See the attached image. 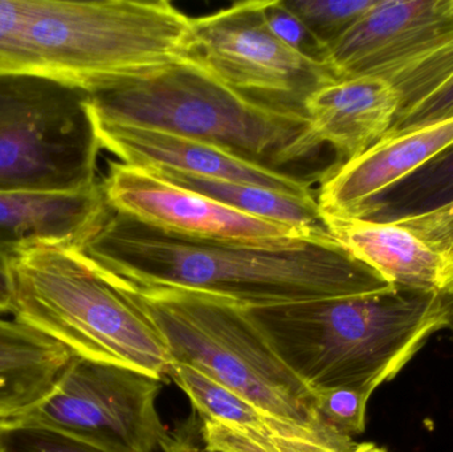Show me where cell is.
<instances>
[{"mask_svg":"<svg viewBox=\"0 0 453 452\" xmlns=\"http://www.w3.org/2000/svg\"><path fill=\"white\" fill-rule=\"evenodd\" d=\"M74 249L132 289H183L242 308L356 296L391 288L332 235L295 247L167 235L111 209Z\"/></svg>","mask_w":453,"mask_h":452,"instance_id":"cell-1","label":"cell"},{"mask_svg":"<svg viewBox=\"0 0 453 452\" xmlns=\"http://www.w3.org/2000/svg\"><path fill=\"white\" fill-rule=\"evenodd\" d=\"M244 310L313 393L349 387L372 395L449 321V297L399 287Z\"/></svg>","mask_w":453,"mask_h":452,"instance_id":"cell-2","label":"cell"},{"mask_svg":"<svg viewBox=\"0 0 453 452\" xmlns=\"http://www.w3.org/2000/svg\"><path fill=\"white\" fill-rule=\"evenodd\" d=\"M190 40V16L167 0H29L19 74L92 95L182 60Z\"/></svg>","mask_w":453,"mask_h":452,"instance_id":"cell-3","label":"cell"},{"mask_svg":"<svg viewBox=\"0 0 453 452\" xmlns=\"http://www.w3.org/2000/svg\"><path fill=\"white\" fill-rule=\"evenodd\" d=\"M121 287L156 324L173 363L196 369L268 416L308 430L332 450L357 448L353 438L322 421L316 393L285 365L244 308L199 292Z\"/></svg>","mask_w":453,"mask_h":452,"instance_id":"cell-4","label":"cell"},{"mask_svg":"<svg viewBox=\"0 0 453 452\" xmlns=\"http://www.w3.org/2000/svg\"><path fill=\"white\" fill-rule=\"evenodd\" d=\"M10 315L74 356L167 379L164 336L134 297L73 246H39L11 257Z\"/></svg>","mask_w":453,"mask_h":452,"instance_id":"cell-5","label":"cell"},{"mask_svg":"<svg viewBox=\"0 0 453 452\" xmlns=\"http://www.w3.org/2000/svg\"><path fill=\"white\" fill-rule=\"evenodd\" d=\"M87 111L89 119L175 133L274 166L306 126L303 111L242 95L190 56L146 79L88 95Z\"/></svg>","mask_w":453,"mask_h":452,"instance_id":"cell-6","label":"cell"},{"mask_svg":"<svg viewBox=\"0 0 453 452\" xmlns=\"http://www.w3.org/2000/svg\"><path fill=\"white\" fill-rule=\"evenodd\" d=\"M87 93L32 74L0 76V191L97 185L100 148Z\"/></svg>","mask_w":453,"mask_h":452,"instance_id":"cell-7","label":"cell"},{"mask_svg":"<svg viewBox=\"0 0 453 452\" xmlns=\"http://www.w3.org/2000/svg\"><path fill=\"white\" fill-rule=\"evenodd\" d=\"M164 381L74 356L50 395L20 418L106 452H154L167 437L157 411Z\"/></svg>","mask_w":453,"mask_h":452,"instance_id":"cell-8","label":"cell"},{"mask_svg":"<svg viewBox=\"0 0 453 452\" xmlns=\"http://www.w3.org/2000/svg\"><path fill=\"white\" fill-rule=\"evenodd\" d=\"M265 5L263 0L237 2L191 18L188 56L242 95L303 111L306 98L335 79L324 61L274 36Z\"/></svg>","mask_w":453,"mask_h":452,"instance_id":"cell-9","label":"cell"},{"mask_svg":"<svg viewBox=\"0 0 453 452\" xmlns=\"http://www.w3.org/2000/svg\"><path fill=\"white\" fill-rule=\"evenodd\" d=\"M101 186L111 211L167 235L264 247L300 246L330 235L244 214L145 167L119 161L109 162Z\"/></svg>","mask_w":453,"mask_h":452,"instance_id":"cell-10","label":"cell"},{"mask_svg":"<svg viewBox=\"0 0 453 452\" xmlns=\"http://www.w3.org/2000/svg\"><path fill=\"white\" fill-rule=\"evenodd\" d=\"M453 42V0H377L325 50L335 80H390Z\"/></svg>","mask_w":453,"mask_h":452,"instance_id":"cell-11","label":"cell"},{"mask_svg":"<svg viewBox=\"0 0 453 452\" xmlns=\"http://www.w3.org/2000/svg\"><path fill=\"white\" fill-rule=\"evenodd\" d=\"M89 119L98 148L113 154L122 164L250 183L301 198H316L308 180L245 158L222 146L165 130Z\"/></svg>","mask_w":453,"mask_h":452,"instance_id":"cell-12","label":"cell"},{"mask_svg":"<svg viewBox=\"0 0 453 452\" xmlns=\"http://www.w3.org/2000/svg\"><path fill=\"white\" fill-rule=\"evenodd\" d=\"M401 109L393 85L377 76L335 80L314 90L303 111L306 126L282 153L279 165L298 161L329 145L340 164L364 154L393 127Z\"/></svg>","mask_w":453,"mask_h":452,"instance_id":"cell-13","label":"cell"},{"mask_svg":"<svg viewBox=\"0 0 453 452\" xmlns=\"http://www.w3.org/2000/svg\"><path fill=\"white\" fill-rule=\"evenodd\" d=\"M453 143V117L388 134L364 154L330 170L317 191L322 218H356L383 191L417 172Z\"/></svg>","mask_w":453,"mask_h":452,"instance_id":"cell-14","label":"cell"},{"mask_svg":"<svg viewBox=\"0 0 453 452\" xmlns=\"http://www.w3.org/2000/svg\"><path fill=\"white\" fill-rule=\"evenodd\" d=\"M327 233L391 286L449 297L453 251L402 222L322 218Z\"/></svg>","mask_w":453,"mask_h":452,"instance_id":"cell-15","label":"cell"},{"mask_svg":"<svg viewBox=\"0 0 453 452\" xmlns=\"http://www.w3.org/2000/svg\"><path fill=\"white\" fill-rule=\"evenodd\" d=\"M103 186L63 193L0 191V249L77 246L108 212Z\"/></svg>","mask_w":453,"mask_h":452,"instance_id":"cell-16","label":"cell"},{"mask_svg":"<svg viewBox=\"0 0 453 452\" xmlns=\"http://www.w3.org/2000/svg\"><path fill=\"white\" fill-rule=\"evenodd\" d=\"M73 357L47 334L0 315V422L23 417L44 400Z\"/></svg>","mask_w":453,"mask_h":452,"instance_id":"cell-17","label":"cell"},{"mask_svg":"<svg viewBox=\"0 0 453 452\" xmlns=\"http://www.w3.org/2000/svg\"><path fill=\"white\" fill-rule=\"evenodd\" d=\"M356 218L404 223L453 251V143L370 201Z\"/></svg>","mask_w":453,"mask_h":452,"instance_id":"cell-18","label":"cell"},{"mask_svg":"<svg viewBox=\"0 0 453 452\" xmlns=\"http://www.w3.org/2000/svg\"><path fill=\"white\" fill-rule=\"evenodd\" d=\"M149 170L170 182L209 196L244 214L303 230L317 233L327 231L316 198H301L250 183L210 180L165 170Z\"/></svg>","mask_w":453,"mask_h":452,"instance_id":"cell-19","label":"cell"},{"mask_svg":"<svg viewBox=\"0 0 453 452\" xmlns=\"http://www.w3.org/2000/svg\"><path fill=\"white\" fill-rule=\"evenodd\" d=\"M166 376L186 393L201 421L217 422L260 434L308 438L321 443L308 430L268 416L190 366L172 363Z\"/></svg>","mask_w":453,"mask_h":452,"instance_id":"cell-20","label":"cell"},{"mask_svg":"<svg viewBox=\"0 0 453 452\" xmlns=\"http://www.w3.org/2000/svg\"><path fill=\"white\" fill-rule=\"evenodd\" d=\"M202 442L210 450L222 452H340L308 438L260 434L217 422L202 421ZM349 452H388L374 443H361Z\"/></svg>","mask_w":453,"mask_h":452,"instance_id":"cell-21","label":"cell"},{"mask_svg":"<svg viewBox=\"0 0 453 452\" xmlns=\"http://www.w3.org/2000/svg\"><path fill=\"white\" fill-rule=\"evenodd\" d=\"M305 24L322 53L351 28L377 0H284ZM324 58V56H322Z\"/></svg>","mask_w":453,"mask_h":452,"instance_id":"cell-22","label":"cell"},{"mask_svg":"<svg viewBox=\"0 0 453 452\" xmlns=\"http://www.w3.org/2000/svg\"><path fill=\"white\" fill-rule=\"evenodd\" d=\"M0 452H106L27 419L0 422Z\"/></svg>","mask_w":453,"mask_h":452,"instance_id":"cell-23","label":"cell"},{"mask_svg":"<svg viewBox=\"0 0 453 452\" xmlns=\"http://www.w3.org/2000/svg\"><path fill=\"white\" fill-rule=\"evenodd\" d=\"M319 413L327 427L343 437L362 434L366 427V410L372 395L361 390L338 387L316 393Z\"/></svg>","mask_w":453,"mask_h":452,"instance_id":"cell-24","label":"cell"},{"mask_svg":"<svg viewBox=\"0 0 453 452\" xmlns=\"http://www.w3.org/2000/svg\"><path fill=\"white\" fill-rule=\"evenodd\" d=\"M265 18L269 28L277 39L293 50L322 61L321 47L309 34L305 24L287 7L284 0H269L265 5Z\"/></svg>","mask_w":453,"mask_h":452,"instance_id":"cell-25","label":"cell"},{"mask_svg":"<svg viewBox=\"0 0 453 452\" xmlns=\"http://www.w3.org/2000/svg\"><path fill=\"white\" fill-rule=\"evenodd\" d=\"M29 0H0V76L19 74V40Z\"/></svg>","mask_w":453,"mask_h":452,"instance_id":"cell-26","label":"cell"},{"mask_svg":"<svg viewBox=\"0 0 453 452\" xmlns=\"http://www.w3.org/2000/svg\"><path fill=\"white\" fill-rule=\"evenodd\" d=\"M453 117V76L425 101L396 117L388 134H399L414 127L435 124ZM386 134V135H388Z\"/></svg>","mask_w":453,"mask_h":452,"instance_id":"cell-27","label":"cell"},{"mask_svg":"<svg viewBox=\"0 0 453 452\" xmlns=\"http://www.w3.org/2000/svg\"><path fill=\"white\" fill-rule=\"evenodd\" d=\"M196 426L190 427L186 425L177 433H170L162 442L161 448L165 452H222L210 450L206 446L196 441ZM203 443V442H202Z\"/></svg>","mask_w":453,"mask_h":452,"instance_id":"cell-28","label":"cell"},{"mask_svg":"<svg viewBox=\"0 0 453 452\" xmlns=\"http://www.w3.org/2000/svg\"><path fill=\"white\" fill-rule=\"evenodd\" d=\"M13 286L11 257L0 249V315L11 312Z\"/></svg>","mask_w":453,"mask_h":452,"instance_id":"cell-29","label":"cell"},{"mask_svg":"<svg viewBox=\"0 0 453 452\" xmlns=\"http://www.w3.org/2000/svg\"><path fill=\"white\" fill-rule=\"evenodd\" d=\"M449 329H451L452 337H453V295L449 297Z\"/></svg>","mask_w":453,"mask_h":452,"instance_id":"cell-30","label":"cell"}]
</instances>
